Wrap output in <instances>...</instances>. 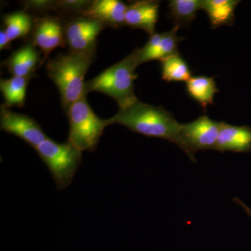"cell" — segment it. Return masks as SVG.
Segmentation results:
<instances>
[{
    "label": "cell",
    "mask_w": 251,
    "mask_h": 251,
    "mask_svg": "<svg viewBox=\"0 0 251 251\" xmlns=\"http://www.w3.org/2000/svg\"><path fill=\"white\" fill-rule=\"evenodd\" d=\"M203 3L204 0H171L168 18L176 27H187L196 19L198 11L202 9Z\"/></svg>",
    "instance_id": "obj_17"
},
{
    "label": "cell",
    "mask_w": 251,
    "mask_h": 251,
    "mask_svg": "<svg viewBox=\"0 0 251 251\" xmlns=\"http://www.w3.org/2000/svg\"><path fill=\"white\" fill-rule=\"evenodd\" d=\"M234 201L236 203H237L238 204H239L243 209L245 210L246 212L247 213L248 215H249V217L251 219V208H249V206L247 205V204H244V202H242V201H241L240 199H239V198H234Z\"/></svg>",
    "instance_id": "obj_24"
},
{
    "label": "cell",
    "mask_w": 251,
    "mask_h": 251,
    "mask_svg": "<svg viewBox=\"0 0 251 251\" xmlns=\"http://www.w3.org/2000/svg\"><path fill=\"white\" fill-rule=\"evenodd\" d=\"M92 1L80 0H62L56 2L55 11L62 14L82 15L90 4Z\"/></svg>",
    "instance_id": "obj_21"
},
{
    "label": "cell",
    "mask_w": 251,
    "mask_h": 251,
    "mask_svg": "<svg viewBox=\"0 0 251 251\" xmlns=\"http://www.w3.org/2000/svg\"><path fill=\"white\" fill-rule=\"evenodd\" d=\"M35 150L49 168L58 189L69 187L82 163V151L69 142L59 143L49 138Z\"/></svg>",
    "instance_id": "obj_5"
},
{
    "label": "cell",
    "mask_w": 251,
    "mask_h": 251,
    "mask_svg": "<svg viewBox=\"0 0 251 251\" xmlns=\"http://www.w3.org/2000/svg\"><path fill=\"white\" fill-rule=\"evenodd\" d=\"M0 127L1 130L16 135L34 149L49 138L34 119L12 111L4 104H1L0 108Z\"/></svg>",
    "instance_id": "obj_8"
},
{
    "label": "cell",
    "mask_w": 251,
    "mask_h": 251,
    "mask_svg": "<svg viewBox=\"0 0 251 251\" xmlns=\"http://www.w3.org/2000/svg\"><path fill=\"white\" fill-rule=\"evenodd\" d=\"M96 51L59 54L46 64L48 76L58 89L64 112L85 93V77Z\"/></svg>",
    "instance_id": "obj_2"
},
{
    "label": "cell",
    "mask_w": 251,
    "mask_h": 251,
    "mask_svg": "<svg viewBox=\"0 0 251 251\" xmlns=\"http://www.w3.org/2000/svg\"><path fill=\"white\" fill-rule=\"evenodd\" d=\"M31 77L12 76L8 79H1L0 90L4 99L5 106L7 108L19 107L25 105L26 93Z\"/></svg>",
    "instance_id": "obj_18"
},
{
    "label": "cell",
    "mask_w": 251,
    "mask_h": 251,
    "mask_svg": "<svg viewBox=\"0 0 251 251\" xmlns=\"http://www.w3.org/2000/svg\"><path fill=\"white\" fill-rule=\"evenodd\" d=\"M162 77L166 82H187L191 75L187 63L179 54L161 61Z\"/></svg>",
    "instance_id": "obj_20"
},
{
    "label": "cell",
    "mask_w": 251,
    "mask_h": 251,
    "mask_svg": "<svg viewBox=\"0 0 251 251\" xmlns=\"http://www.w3.org/2000/svg\"><path fill=\"white\" fill-rule=\"evenodd\" d=\"M40 62V53L30 41L15 51L3 64L12 76L32 77Z\"/></svg>",
    "instance_id": "obj_14"
},
{
    "label": "cell",
    "mask_w": 251,
    "mask_h": 251,
    "mask_svg": "<svg viewBox=\"0 0 251 251\" xmlns=\"http://www.w3.org/2000/svg\"><path fill=\"white\" fill-rule=\"evenodd\" d=\"M214 150L221 152H251V127L231 125L223 122Z\"/></svg>",
    "instance_id": "obj_12"
},
{
    "label": "cell",
    "mask_w": 251,
    "mask_h": 251,
    "mask_svg": "<svg viewBox=\"0 0 251 251\" xmlns=\"http://www.w3.org/2000/svg\"><path fill=\"white\" fill-rule=\"evenodd\" d=\"M159 7L160 1L156 0L132 1L126 13V25L133 29H143L151 35L155 32Z\"/></svg>",
    "instance_id": "obj_11"
},
{
    "label": "cell",
    "mask_w": 251,
    "mask_h": 251,
    "mask_svg": "<svg viewBox=\"0 0 251 251\" xmlns=\"http://www.w3.org/2000/svg\"><path fill=\"white\" fill-rule=\"evenodd\" d=\"M66 114L69 118L68 142L81 151H94L103 130L110 126L108 120L99 118L91 108L87 95L72 104Z\"/></svg>",
    "instance_id": "obj_4"
},
{
    "label": "cell",
    "mask_w": 251,
    "mask_h": 251,
    "mask_svg": "<svg viewBox=\"0 0 251 251\" xmlns=\"http://www.w3.org/2000/svg\"><path fill=\"white\" fill-rule=\"evenodd\" d=\"M105 25L88 16H75L64 27V39L69 52H80L97 50L99 34Z\"/></svg>",
    "instance_id": "obj_7"
},
{
    "label": "cell",
    "mask_w": 251,
    "mask_h": 251,
    "mask_svg": "<svg viewBox=\"0 0 251 251\" xmlns=\"http://www.w3.org/2000/svg\"><path fill=\"white\" fill-rule=\"evenodd\" d=\"M223 122L211 120L207 115L181 126L179 132L181 150L192 161L198 151L214 150Z\"/></svg>",
    "instance_id": "obj_6"
},
{
    "label": "cell",
    "mask_w": 251,
    "mask_h": 251,
    "mask_svg": "<svg viewBox=\"0 0 251 251\" xmlns=\"http://www.w3.org/2000/svg\"><path fill=\"white\" fill-rule=\"evenodd\" d=\"M11 41L8 37L4 28L0 30V50L11 49Z\"/></svg>",
    "instance_id": "obj_23"
},
{
    "label": "cell",
    "mask_w": 251,
    "mask_h": 251,
    "mask_svg": "<svg viewBox=\"0 0 251 251\" xmlns=\"http://www.w3.org/2000/svg\"><path fill=\"white\" fill-rule=\"evenodd\" d=\"M138 67L133 50L125 59L85 82V93L99 92L116 100L120 108L138 100L134 93V81L138 77L135 71Z\"/></svg>",
    "instance_id": "obj_3"
},
{
    "label": "cell",
    "mask_w": 251,
    "mask_h": 251,
    "mask_svg": "<svg viewBox=\"0 0 251 251\" xmlns=\"http://www.w3.org/2000/svg\"><path fill=\"white\" fill-rule=\"evenodd\" d=\"M34 21L25 11H16L3 17L4 29L11 41L25 38L32 31Z\"/></svg>",
    "instance_id": "obj_19"
},
{
    "label": "cell",
    "mask_w": 251,
    "mask_h": 251,
    "mask_svg": "<svg viewBox=\"0 0 251 251\" xmlns=\"http://www.w3.org/2000/svg\"><path fill=\"white\" fill-rule=\"evenodd\" d=\"M64 27L57 16H43L34 21L31 41L42 51L44 60L54 50L65 46Z\"/></svg>",
    "instance_id": "obj_10"
},
{
    "label": "cell",
    "mask_w": 251,
    "mask_h": 251,
    "mask_svg": "<svg viewBox=\"0 0 251 251\" xmlns=\"http://www.w3.org/2000/svg\"><path fill=\"white\" fill-rule=\"evenodd\" d=\"M56 2L57 1H47V0H35V1H26L23 3L25 11H31V12L38 13H46L50 10H54L56 9Z\"/></svg>",
    "instance_id": "obj_22"
},
{
    "label": "cell",
    "mask_w": 251,
    "mask_h": 251,
    "mask_svg": "<svg viewBox=\"0 0 251 251\" xmlns=\"http://www.w3.org/2000/svg\"><path fill=\"white\" fill-rule=\"evenodd\" d=\"M127 7L128 5L120 0H96L82 15L98 20L105 26L120 28L126 25Z\"/></svg>",
    "instance_id": "obj_13"
},
{
    "label": "cell",
    "mask_w": 251,
    "mask_h": 251,
    "mask_svg": "<svg viewBox=\"0 0 251 251\" xmlns=\"http://www.w3.org/2000/svg\"><path fill=\"white\" fill-rule=\"evenodd\" d=\"M240 2L238 0H204L202 9L207 14L211 28L233 25L234 11Z\"/></svg>",
    "instance_id": "obj_15"
},
{
    "label": "cell",
    "mask_w": 251,
    "mask_h": 251,
    "mask_svg": "<svg viewBox=\"0 0 251 251\" xmlns=\"http://www.w3.org/2000/svg\"><path fill=\"white\" fill-rule=\"evenodd\" d=\"M186 90L191 99L198 102L203 110L214 104V96L219 92L214 77L205 75L192 76L186 82Z\"/></svg>",
    "instance_id": "obj_16"
},
{
    "label": "cell",
    "mask_w": 251,
    "mask_h": 251,
    "mask_svg": "<svg viewBox=\"0 0 251 251\" xmlns=\"http://www.w3.org/2000/svg\"><path fill=\"white\" fill-rule=\"evenodd\" d=\"M109 125L119 124L135 133L149 138L169 140L181 148L179 132L181 124L174 115L161 106H155L136 100L120 108L113 117L108 119Z\"/></svg>",
    "instance_id": "obj_1"
},
{
    "label": "cell",
    "mask_w": 251,
    "mask_h": 251,
    "mask_svg": "<svg viewBox=\"0 0 251 251\" xmlns=\"http://www.w3.org/2000/svg\"><path fill=\"white\" fill-rule=\"evenodd\" d=\"M179 27L175 26L171 30L150 35L147 44L142 49H135V57L138 66L150 61H163L179 54V44L185 38L177 35Z\"/></svg>",
    "instance_id": "obj_9"
}]
</instances>
